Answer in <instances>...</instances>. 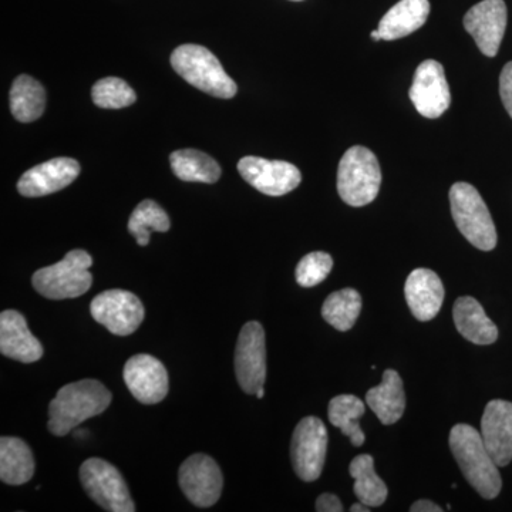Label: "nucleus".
I'll list each match as a JSON object with an SVG mask.
<instances>
[{
    "label": "nucleus",
    "mask_w": 512,
    "mask_h": 512,
    "mask_svg": "<svg viewBox=\"0 0 512 512\" xmlns=\"http://www.w3.org/2000/svg\"><path fill=\"white\" fill-rule=\"evenodd\" d=\"M481 437L498 467L512 461V403L491 400L481 419Z\"/></svg>",
    "instance_id": "f3484780"
},
{
    "label": "nucleus",
    "mask_w": 512,
    "mask_h": 512,
    "mask_svg": "<svg viewBox=\"0 0 512 512\" xmlns=\"http://www.w3.org/2000/svg\"><path fill=\"white\" fill-rule=\"evenodd\" d=\"M79 174L80 164L73 158H53L26 171L19 180L18 190L23 197H45L69 187Z\"/></svg>",
    "instance_id": "dca6fc26"
},
{
    "label": "nucleus",
    "mask_w": 512,
    "mask_h": 512,
    "mask_svg": "<svg viewBox=\"0 0 512 512\" xmlns=\"http://www.w3.org/2000/svg\"><path fill=\"white\" fill-rule=\"evenodd\" d=\"M332 268V256L326 252H311V254L303 256L301 262L296 266V282L302 288H313L328 278Z\"/></svg>",
    "instance_id": "7c9ffc66"
},
{
    "label": "nucleus",
    "mask_w": 512,
    "mask_h": 512,
    "mask_svg": "<svg viewBox=\"0 0 512 512\" xmlns=\"http://www.w3.org/2000/svg\"><path fill=\"white\" fill-rule=\"evenodd\" d=\"M92 265V256L83 249H74L57 264L35 272L33 288L53 301L79 298L92 288L93 275L89 271Z\"/></svg>",
    "instance_id": "20e7f679"
},
{
    "label": "nucleus",
    "mask_w": 512,
    "mask_h": 512,
    "mask_svg": "<svg viewBox=\"0 0 512 512\" xmlns=\"http://www.w3.org/2000/svg\"><path fill=\"white\" fill-rule=\"evenodd\" d=\"M110 403L111 393L99 380L66 384L50 402L47 429L53 436H67L83 421L103 413Z\"/></svg>",
    "instance_id": "f257e3e1"
},
{
    "label": "nucleus",
    "mask_w": 512,
    "mask_h": 512,
    "mask_svg": "<svg viewBox=\"0 0 512 512\" xmlns=\"http://www.w3.org/2000/svg\"><path fill=\"white\" fill-rule=\"evenodd\" d=\"M500 96L512 119V62L505 64L500 76Z\"/></svg>",
    "instance_id": "2f4dec72"
},
{
    "label": "nucleus",
    "mask_w": 512,
    "mask_h": 512,
    "mask_svg": "<svg viewBox=\"0 0 512 512\" xmlns=\"http://www.w3.org/2000/svg\"><path fill=\"white\" fill-rule=\"evenodd\" d=\"M382 170L373 151L362 146L349 148L338 168V192L350 207H365L376 200Z\"/></svg>",
    "instance_id": "39448f33"
},
{
    "label": "nucleus",
    "mask_w": 512,
    "mask_h": 512,
    "mask_svg": "<svg viewBox=\"0 0 512 512\" xmlns=\"http://www.w3.org/2000/svg\"><path fill=\"white\" fill-rule=\"evenodd\" d=\"M238 171L249 185L269 197L288 194L298 188L302 181L301 171L295 165L261 157L241 158Z\"/></svg>",
    "instance_id": "ddd939ff"
},
{
    "label": "nucleus",
    "mask_w": 512,
    "mask_h": 512,
    "mask_svg": "<svg viewBox=\"0 0 512 512\" xmlns=\"http://www.w3.org/2000/svg\"><path fill=\"white\" fill-rule=\"evenodd\" d=\"M90 313L97 323L116 336H128L143 323V303L134 293L123 289L101 292L90 303Z\"/></svg>",
    "instance_id": "1a4fd4ad"
},
{
    "label": "nucleus",
    "mask_w": 512,
    "mask_h": 512,
    "mask_svg": "<svg viewBox=\"0 0 512 512\" xmlns=\"http://www.w3.org/2000/svg\"><path fill=\"white\" fill-rule=\"evenodd\" d=\"M175 72L201 92L218 99H232L237 94V83L225 73L214 53L198 45L177 47L171 55Z\"/></svg>",
    "instance_id": "7ed1b4c3"
},
{
    "label": "nucleus",
    "mask_w": 512,
    "mask_h": 512,
    "mask_svg": "<svg viewBox=\"0 0 512 512\" xmlns=\"http://www.w3.org/2000/svg\"><path fill=\"white\" fill-rule=\"evenodd\" d=\"M350 511H352V512H369L370 507H369V505L360 503V501H359V503L353 504L352 507H350Z\"/></svg>",
    "instance_id": "f704fd0d"
},
{
    "label": "nucleus",
    "mask_w": 512,
    "mask_h": 512,
    "mask_svg": "<svg viewBox=\"0 0 512 512\" xmlns=\"http://www.w3.org/2000/svg\"><path fill=\"white\" fill-rule=\"evenodd\" d=\"M235 375L247 394H256L266 380L265 330L259 322L245 323L235 350Z\"/></svg>",
    "instance_id": "9d476101"
},
{
    "label": "nucleus",
    "mask_w": 512,
    "mask_h": 512,
    "mask_svg": "<svg viewBox=\"0 0 512 512\" xmlns=\"http://www.w3.org/2000/svg\"><path fill=\"white\" fill-rule=\"evenodd\" d=\"M123 379L128 390L140 403L157 404L167 397L168 373L157 357H130L124 366Z\"/></svg>",
    "instance_id": "2eb2a0df"
},
{
    "label": "nucleus",
    "mask_w": 512,
    "mask_h": 512,
    "mask_svg": "<svg viewBox=\"0 0 512 512\" xmlns=\"http://www.w3.org/2000/svg\"><path fill=\"white\" fill-rule=\"evenodd\" d=\"M429 15V0H400L383 16L377 30L382 40L402 39L419 30Z\"/></svg>",
    "instance_id": "4be33fe9"
},
{
    "label": "nucleus",
    "mask_w": 512,
    "mask_h": 512,
    "mask_svg": "<svg viewBox=\"0 0 512 512\" xmlns=\"http://www.w3.org/2000/svg\"><path fill=\"white\" fill-rule=\"evenodd\" d=\"M178 480L185 497L201 508L217 503L224 487L220 466L207 454L188 457L180 467Z\"/></svg>",
    "instance_id": "9b49d317"
},
{
    "label": "nucleus",
    "mask_w": 512,
    "mask_h": 512,
    "mask_svg": "<svg viewBox=\"0 0 512 512\" xmlns=\"http://www.w3.org/2000/svg\"><path fill=\"white\" fill-rule=\"evenodd\" d=\"M292 2H301V0H292Z\"/></svg>",
    "instance_id": "4c0bfd02"
},
{
    "label": "nucleus",
    "mask_w": 512,
    "mask_h": 512,
    "mask_svg": "<svg viewBox=\"0 0 512 512\" xmlns=\"http://www.w3.org/2000/svg\"><path fill=\"white\" fill-rule=\"evenodd\" d=\"M349 473L355 478L353 491L360 503L369 505V507H380L384 504L389 491H387L382 478L377 476L375 460L370 454H360L353 458L349 466Z\"/></svg>",
    "instance_id": "a878e982"
},
{
    "label": "nucleus",
    "mask_w": 512,
    "mask_h": 512,
    "mask_svg": "<svg viewBox=\"0 0 512 512\" xmlns=\"http://www.w3.org/2000/svg\"><path fill=\"white\" fill-rule=\"evenodd\" d=\"M10 111L20 123H32L42 116L46 107V92L42 84L22 74L10 89Z\"/></svg>",
    "instance_id": "b1692460"
},
{
    "label": "nucleus",
    "mask_w": 512,
    "mask_h": 512,
    "mask_svg": "<svg viewBox=\"0 0 512 512\" xmlns=\"http://www.w3.org/2000/svg\"><path fill=\"white\" fill-rule=\"evenodd\" d=\"M409 97L426 119H439L451 104L450 87H448L443 64L437 60H424L414 73Z\"/></svg>",
    "instance_id": "f8f14e48"
},
{
    "label": "nucleus",
    "mask_w": 512,
    "mask_h": 512,
    "mask_svg": "<svg viewBox=\"0 0 512 512\" xmlns=\"http://www.w3.org/2000/svg\"><path fill=\"white\" fill-rule=\"evenodd\" d=\"M84 491L94 503L110 512H134L130 491L120 471L109 461L89 458L80 467Z\"/></svg>",
    "instance_id": "0eeeda50"
},
{
    "label": "nucleus",
    "mask_w": 512,
    "mask_h": 512,
    "mask_svg": "<svg viewBox=\"0 0 512 512\" xmlns=\"http://www.w3.org/2000/svg\"><path fill=\"white\" fill-rule=\"evenodd\" d=\"M343 510H345V508H343L342 501H340L335 494H322L318 500H316V511L342 512Z\"/></svg>",
    "instance_id": "473e14b6"
},
{
    "label": "nucleus",
    "mask_w": 512,
    "mask_h": 512,
    "mask_svg": "<svg viewBox=\"0 0 512 512\" xmlns=\"http://www.w3.org/2000/svg\"><path fill=\"white\" fill-rule=\"evenodd\" d=\"M264 396L265 390L264 387H261V389H259L258 392H256V397H258V399H264Z\"/></svg>",
    "instance_id": "e433bc0d"
},
{
    "label": "nucleus",
    "mask_w": 512,
    "mask_h": 512,
    "mask_svg": "<svg viewBox=\"0 0 512 512\" xmlns=\"http://www.w3.org/2000/svg\"><path fill=\"white\" fill-rule=\"evenodd\" d=\"M94 104L101 109H124L136 101V93L119 77H106L94 84L92 90Z\"/></svg>",
    "instance_id": "c756f323"
},
{
    "label": "nucleus",
    "mask_w": 512,
    "mask_h": 512,
    "mask_svg": "<svg viewBox=\"0 0 512 512\" xmlns=\"http://www.w3.org/2000/svg\"><path fill=\"white\" fill-rule=\"evenodd\" d=\"M404 295L414 318L420 322H429L439 315L443 306V282L431 269L417 268L407 278Z\"/></svg>",
    "instance_id": "a211bd4d"
},
{
    "label": "nucleus",
    "mask_w": 512,
    "mask_h": 512,
    "mask_svg": "<svg viewBox=\"0 0 512 512\" xmlns=\"http://www.w3.org/2000/svg\"><path fill=\"white\" fill-rule=\"evenodd\" d=\"M35 474V457L25 441L18 437L0 440V480L9 485L29 483Z\"/></svg>",
    "instance_id": "5701e85b"
},
{
    "label": "nucleus",
    "mask_w": 512,
    "mask_h": 512,
    "mask_svg": "<svg viewBox=\"0 0 512 512\" xmlns=\"http://www.w3.org/2000/svg\"><path fill=\"white\" fill-rule=\"evenodd\" d=\"M170 163L174 174L187 183L214 184L221 177L220 165L202 151H174L170 156Z\"/></svg>",
    "instance_id": "393cba45"
},
{
    "label": "nucleus",
    "mask_w": 512,
    "mask_h": 512,
    "mask_svg": "<svg viewBox=\"0 0 512 512\" xmlns=\"http://www.w3.org/2000/svg\"><path fill=\"white\" fill-rule=\"evenodd\" d=\"M372 39L375 40V42H379V40H382V37H380V33H379V30H373L372 32Z\"/></svg>",
    "instance_id": "c9c22d12"
},
{
    "label": "nucleus",
    "mask_w": 512,
    "mask_h": 512,
    "mask_svg": "<svg viewBox=\"0 0 512 512\" xmlns=\"http://www.w3.org/2000/svg\"><path fill=\"white\" fill-rule=\"evenodd\" d=\"M362 311V296L352 288L330 293L322 306V316L339 332H348L355 326Z\"/></svg>",
    "instance_id": "cd10ccee"
},
{
    "label": "nucleus",
    "mask_w": 512,
    "mask_h": 512,
    "mask_svg": "<svg viewBox=\"0 0 512 512\" xmlns=\"http://www.w3.org/2000/svg\"><path fill=\"white\" fill-rule=\"evenodd\" d=\"M366 404L384 426L402 419L406 410V393L402 377L396 370H384L382 383L366 393Z\"/></svg>",
    "instance_id": "412c9836"
},
{
    "label": "nucleus",
    "mask_w": 512,
    "mask_h": 512,
    "mask_svg": "<svg viewBox=\"0 0 512 512\" xmlns=\"http://www.w3.org/2000/svg\"><path fill=\"white\" fill-rule=\"evenodd\" d=\"M507 20L504 0H483L464 16V29L476 40L483 55L495 57L503 42Z\"/></svg>",
    "instance_id": "4468645a"
},
{
    "label": "nucleus",
    "mask_w": 512,
    "mask_h": 512,
    "mask_svg": "<svg viewBox=\"0 0 512 512\" xmlns=\"http://www.w3.org/2000/svg\"><path fill=\"white\" fill-rule=\"evenodd\" d=\"M170 218L157 202L146 200L137 205L128 221V231L140 247H147L151 232H167Z\"/></svg>",
    "instance_id": "c85d7f7f"
},
{
    "label": "nucleus",
    "mask_w": 512,
    "mask_h": 512,
    "mask_svg": "<svg viewBox=\"0 0 512 512\" xmlns=\"http://www.w3.org/2000/svg\"><path fill=\"white\" fill-rule=\"evenodd\" d=\"M451 215L458 231L481 251L497 247V229L480 192L474 185L456 183L450 190Z\"/></svg>",
    "instance_id": "423d86ee"
},
{
    "label": "nucleus",
    "mask_w": 512,
    "mask_h": 512,
    "mask_svg": "<svg viewBox=\"0 0 512 512\" xmlns=\"http://www.w3.org/2000/svg\"><path fill=\"white\" fill-rule=\"evenodd\" d=\"M366 412L365 403L353 394H340L333 397L329 403L328 416L330 423L338 427L350 443L355 447H362L365 444L366 436L360 429L359 419H362Z\"/></svg>",
    "instance_id": "bb28decb"
},
{
    "label": "nucleus",
    "mask_w": 512,
    "mask_h": 512,
    "mask_svg": "<svg viewBox=\"0 0 512 512\" xmlns=\"http://www.w3.org/2000/svg\"><path fill=\"white\" fill-rule=\"evenodd\" d=\"M326 451L328 431L323 421L315 416L299 421L291 443V460L296 476L305 483L318 480L325 466Z\"/></svg>",
    "instance_id": "6e6552de"
},
{
    "label": "nucleus",
    "mask_w": 512,
    "mask_h": 512,
    "mask_svg": "<svg viewBox=\"0 0 512 512\" xmlns=\"http://www.w3.org/2000/svg\"><path fill=\"white\" fill-rule=\"evenodd\" d=\"M454 325L468 342L474 345H493L498 339L497 325L488 318L481 303L471 296H461L454 303Z\"/></svg>",
    "instance_id": "aec40b11"
},
{
    "label": "nucleus",
    "mask_w": 512,
    "mask_h": 512,
    "mask_svg": "<svg viewBox=\"0 0 512 512\" xmlns=\"http://www.w3.org/2000/svg\"><path fill=\"white\" fill-rule=\"evenodd\" d=\"M0 352L3 356L22 363H33L42 359V343L32 335L22 313L5 311L0 315Z\"/></svg>",
    "instance_id": "6ab92c4d"
},
{
    "label": "nucleus",
    "mask_w": 512,
    "mask_h": 512,
    "mask_svg": "<svg viewBox=\"0 0 512 512\" xmlns=\"http://www.w3.org/2000/svg\"><path fill=\"white\" fill-rule=\"evenodd\" d=\"M410 511L412 512H441L443 511V508L439 507L436 503H433V501L430 500H419L416 501L410 507Z\"/></svg>",
    "instance_id": "72a5a7b5"
},
{
    "label": "nucleus",
    "mask_w": 512,
    "mask_h": 512,
    "mask_svg": "<svg viewBox=\"0 0 512 512\" xmlns=\"http://www.w3.org/2000/svg\"><path fill=\"white\" fill-rule=\"evenodd\" d=\"M450 448L468 484L485 500H494L503 488L500 471L474 427L456 424L450 431Z\"/></svg>",
    "instance_id": "f03ea898"
}]
</instances>
